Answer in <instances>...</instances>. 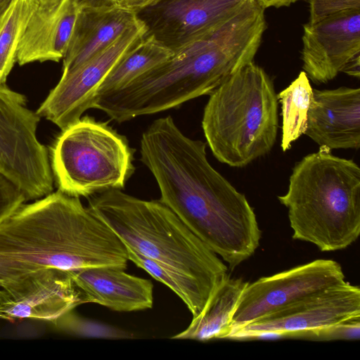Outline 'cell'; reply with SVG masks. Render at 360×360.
I'll use <instances>...</instances> for the list:
<instances>
[{
    "instance_id": "15",
    "label": "cell",
    "mask_w": 360,
    "mask_h": 360,
    "mask_svg": "<svg viewBox=\"0 0 360 360\" xmlns=\"http://www.w3.org/2000/svg\"><path fill=\"white\" fill-rule=\"evenodd\" d=\"M319 146L359 149L360 89H313L304 133Z\"/></svg>"
},
{
    "instance_id": "6",
    "label": "cell",
    "mask_w": 360,
    "mask_h": 360,
    "mask_svg": "<svg viewBox=\"0 0 360 360\" xmlns=\"http://www.w3.org/2000/svg\"><path fill=\"white\" fill-rule=\"evenodd\" d=\"M278 99L266 71L250 62L210 94L202 128L214 156L233 167H243L267 154L278 129Z\"/></svg>"
},
{
    "instance_id": "18",
    "label": "cell",
    "mask_w": 360,
    "mask_h": 360,
    "mask_svg": "<svg viewBox=\"0 0 360 360\" xmlns=\"http://www.w3.org/2000/svg\"><path fill=\"white\" fill-rule=\"evenodd\" d=\"M124 270L115 266H98L72 273L85 303H96L118 311L151 308L152 282L128 274Z\"/></svg>"
},
{
    "instance_id": "8",
    "label": "cell",
    "mask_w": 360,
    "mask_h": 360,
    "mask_svg": "<svg viewBox=\"0 0 360 360\" xmlns=\"http://www.w3.org/2000/svg\"><path fill=\"white\" fill-rule=\"evenodd\" d=\"M27 101L25 95L0 84V172L30 200L53 192V178L49 151L37 136L41 117Z\"/></svg>"
},
{
    "instance_id": "21",
    "label": "cell",
    "mask_w": 360,
    "mask_h": 360,
    "mask_svg": "<svg viewBox=\"0 0 360 360\" xmlns=\"http://www.w3.org/2000/svg\"><path fill=\"white\" fill-rule=\"evenodd\" d=\"M313 89L307 74L302 71L291 84L277 94L281 105L282 137L281 147L283 152L304 134Z\"/></svg>"
},
{
    "instance_id": "34",
    "label": "cell",
    "mask_w": 360,
    "mask_h": 360,
    "mask_svg": "<svg viewBox=\"0 0 360 360\" xmlns=\"http://www.w3.org/2000/svg\"><path fill=\"white\" fill-rule=\"evenodd\" d=\"M257 1H259V0H257Z\"/></svg>"
},
{
    "instance_id": "24",
    "label": "cell",
    "mask_w": 360,
    "mask_h": 360,
    "mask_svg": "<svg viewBox=\"0 0 360 360\" xmlns=\"http://www.w3.org/2000/svg\"><path fill=\"white\" fill-rule=\"evenodd\" d=\"M53 323L68 334L93 338L124 339L133 335L117 328L80 316L70 311L57 319Z\"/></svg>"
},
{
    "instance_id": "33",
    "label": "cell",
    "mask_w": 360,
    "mask_h": 360,
    "mask_svg": "<svg viewBox=\"0 0 360 360\" xmlns=\"http://www.w3.org/2000/svg\"><path fill=\"white\" fill-rule=\"evenodd\" d=\"M46 1V0H39V1Z\"/></svg>"
},
{
    "instance_id": "20",
    "label": "cell",
    "mask_w": 360,
    "mask_h": 360,
    "mask_svg": "<svg viewBox=\"0 0 360 360\" xmlns=\"http://www.w3.org/2000/svg\"><path fill=\"white\" fill-rule=\"evenodd\" d=\"M173 54L152 38L143 37L114 65L101 82L96 95L122 88Z\"/></svg>"
},
{
    "instance_id": "11",
    "label": "cell",
    "mask_w": 360,
    "mask_h": 360,
    "mask_svg": "<svg viewBox=\"0 0 360 360\" xmlns=\"http://www.w3.org/2000/svg\"><path fill=\"white\" fill-rule=\"evenodd\" d=\"M139 21L115 41L77 68L63 72L58 84L41 103L36 112L61 130L78 121L92 108L97 90L119 60L145 35Z\"/></svg>"
},
{
    "instance_id": "32",
    "label": "cell",
    "mask_w": 360,
    "mask_h": 360,
    "mask_svg": "<svg viewBox=\"0 0 360 360\" xmlns=\"http://www.w3.org/2000/svg\"><path fill=\"white\" fill-rule=\"evenodd\" d=\"M0 290H1V288H0ZM0 306H1V297H0ZM0 319H4V317H3L1 311H0Z\"/></svg>"
},
{
    "instance_id": "23",
    "label": "cell",
    "mask_w": 360,
    "mask_h": 360,
    "mask_svg": "<svg viewBox=\"0 0 360 360\" xmlns=\"http://www.w3.org/2000/svg\"><path fill=\"white\" fill-rule=\"evenodd\" d=\"M39 4V0H13L0 15V84H6L17 63L21 39Z\"/></svg>"
},
{
    "instance_id": "27",
    "label": "cell",
    "mask_w": 360,
    "mask_h": 360,
    "mask_svg": "<svg viewBox=\"0 0 360 360\" xmlns=\"http://www.w3.org/2000/svg\"><path fill=\"white\" fill-rule=\"evenodd\" d=\"M26 201L20 188L0 172V224Z\"/></svg>"
},
{
    "instance_id": "9",
    "label": "cell",
    "mask_w": 360,
    "mask_h": 360,
    "mask_svg": "<svg viewBox=\"0 0 360 360\" xmlns=\"http://www.w3.org/2000/svg\"><path fill=\"white\" fill-rule=\"evenodd\" d=\"M360 317V288L345 281L266 314L233 332L229 339L294 338Z\"/></svg>"
},
{
    "instance_id": "22",
    "label": "cell",
    "mask_w": 360,
    "mask_h": 360,
    "mask_svg": "<svg viewBox=\"0 0 360 360\" xmlns=\"http://www.w3.org/2000/svg\"><path fill=\"white\" fill-rule=\"evenodd\" d=\"M127 249L129 260L170 288L184 302L193 318L201 313L211 295L200 283L188 276L147 258L128 247Z\"/></svg>"
},
{
    "instance_id": "29",
    "label": "cell",
    "mask_w": 360,
    "mask_h": 360,
    "mask_svg": "<svg viewBox=\"0 0 360 360\" xmlns=\"http://www.w3.org/2000/svg\"><path fill=\"white\" fill-rule=\"evenodd\" d=\"M154 0H117V4L124 8L136 11Z\"/></svg>"
},
{
    "instance_id": "1",
    "label": "cell",
    "mask_w": 360,
    "mask_h": 360,
    "mask_svg": "<svg viewBox=\"0 0 360 360\" xmlns=\"http://www.w3.org/2000/svg\"><path fill=\"white\" fill-rule=\"evenodd\" d=\"M141 160L153 174L160 200L233 269L259 245L254 209L209 162L206 143L186 136L171 116L143 131Z\"/></svg>"
},
{
    "instance_id": "19",
    "label": "cell",
    "mask_w": 360,
    "mask_h": 360,
    "mask_svg": "<svg viewBox=\"0 0 360 360\" xmlns=\"http://www.w3.org/2000/svg\"><path fill=\"white\" fill-rule=\"evenodd\" d=\"M247 282L240 278H226L210 296L201 313L192 319L183 331L172 339L208 341L229 338L232 319Z\"/></svg>"
},
{
    "instance_id": "12",
    "label": "cell",
    "mask_w": 360,
    "mask_h": 360,
    "mask_svg": "<svg viewBox=\"0 0 360 360\" xmlns=\"http://www.w3.org/2000/svg\"><path fill=\"white\" fill-rule=\"evenodd\" d=\"M248 0H154L135 11L145 37L176 53L201 39Z\"/></svg>"
},
{
    "instance_id": "10",
    "label": "cell",
    "mask_w": 360,
    "mask_h": 360,
    "mask_svg": "<svg viewBox=\"0 0 360 360\" xmlns=\"http://www.w3.org/2000/svg\"><path fill=\"white\" fill-rule=\"evenodd\" d=\"M345 281L338 262L319 259L247 282L233 316L231 334L266 314Z\"/></svg>"
},
{
    "instance_id": "14",
    "label": "cell",
    "mask_w": 360,
    "mask_h": 360,
    "mask_svg": "<svg viewBox=\"0 0 360 360\" xmlns=\"http://www.w3.org/2000/svg\"><path fill=\"white\" fill-rule=\"evenodd\" d=\"M4 320L35 319L53 322L85 304L72 271L42 268L28 274L18 288L0 290Z\"/></svg>"
},
{
    "instance_id": "16",
    "label": "cell",
    "mask_w": 360,
    "mask_h": 360,
    "mask_svg": "<svg viewBox=\"0 0 360 360\" xmlns=\"http://www.w3.org/2000/svg\"><path fill=\"white\" fill-rule=\"evenodd\" d=\"M79 10L75 0L39 1L21 39L17 63L24 65L63 59Z\"/></svg>"
},
{
    "instance_id": "30",
    "label": "cell",
    "mask_w": 360,
    "mask_h": 360,
    "mask_svg": "<svg viewBox=\"0 0 360 360\" xmlns=\"http://www.w3.org/2000/svg\"><path fill=\"white\" fill-rule=\"evenodd\" d=\"M300 0H259L265 8L269 7H283L288 6L290 4Z\"/></svg>"
},
{
    "instance_id": "3",
    "label": "cell",
    "mask_w": 360,
    "mask_h": 360,
    "mask_svg": "<svg viewBox=\"0 0 360 360\" xmlns=\"http://www.w3.org/2000/svg\"><path fill=\"white\" fill-rule=\"evenodd\" d=\"M0 254L41 268L126 269L127 249L79 198L57 191L22 204L0 224Z\"/></svg>"
},
{
    "instance_id": "5",
    "label": "cell",
    "mask_w": 360,
    "mask_h": 360,
    "mask_svg": "<svg viewBox=\"0 0 360 360\" xmlns=\"http://www.w3.org/2000/svg\"><path fill=\"white\" fill-rule=\"evenodd\" d=\"M88 209L127 247L188 276L211 295L228 276L217 255L160 200L110 189L90 198Z\"/></svg>"
},
{
    "instance_id": "17",
    "label": "cell",
    "mask_w": 360,
    "mask_h": 360,
    "mask_svg": "<svg viewBox=\"0 0 360 360\" xmlns=\"http://www.w3.org/2000/svg\"><path fill=\"white\" fill-rule=\"evenodd\" d=\"M138 22L134 11L117 4L79 8L63 59V72L80 66Z\"/></svg>"
},
{
    "instance_id": "7",
    "label": "cell",
    "mask_w": 360,
    "mask_h": 360,
    "mask_svg": "<svg viewBox=\"0 0 360 360\" xmlns=\"http://www.w3.org/2000/svg\"><path fill=\"white\" fill-rule=\"evenodd\" d=\"M133 155L124 136L83 117L62 130L50 162L58 190L79 198L123 188L134 172Z\"/></svg>"
},
{
    "instance_id": "25",
    "label": "cell",
    "mask_w": 360,
    "mask_h": 360,
    "mask_svg": "<svg viewBox=\"0 0 360 360\" xmlns=\"http://www.w3.org/2000/svg\"><path fill=\"white\" fill-rule=\"evenodd\" d=\"M294 338H304L316 340H359L360 317L348 319L325 328L302 333Z\"/></svg>"
},
{
    "instance_id": "13",
    "label": "cell",
    "mask_w": 360,
    "mask_h": 360,
    "mask_svg": "<svg viewBox=\"0 0 360 360\" xmlns=\"http://www.w3.org/2000/svg\"><path fill=\"white\" fill-rule=\"evenodd\" d=\"M302 39L303 71L314 83H327L343 72L359 77L360 11L308 22Z\"/></svg>"
},
{
    "instance_id": "28",
    "label": "cell",
    "mask_w": 360,
    "mask_h": 360,
    "mask_svg": "<svg viewBox=\"0 0 360 360\" xmlns=\"http://www.w3.org/2000/svg\"><path fill=\"white\" fill-rule=\"evenodd\" d=\"M79 8L107 7L117 4V0H75Z\"/></svg>"
},
{
    "instance_id": "26",
    "label": "cell",
    "mask_w": 360,
    "mask_h": 360,
    "mask_svg": "<svg viewBox=\"0 0 360 360\" xmlns=\"http://www.w3.org/2000/svg\"><path fill=\"white\" fill-rule=\"evenodd\" d=\"M42 269L0 254V288H16L30 273Z\"/></svg>"
},
{
    "instance_id": "31",
    "label": "cell",
    "mask_w": 360,
    "mask_h": 360,
    "mask_svg": "<svg viewBox=\"0 0 360 360\" xmlns=\"http://www.w3.org/2000/svg\"><path fill=\"white\" fill-rule=\"evenodd\" d=\"M13 0H0V15L10 6Z\"/></svg>"
},
{
    "instance_id": "2",
    "label": "cell",
    "mask_w": 360,
    "mask_h": 360,
    "mask_svg": "<svg viewBox=\"0 0 360 360\" xmlns=\"http://www.w3.org/2000/svg\"><path fill=\"white\" fill-rule=\"evenodd\" d=\"M266 27L264 9L248 1L201 39L122 88L96 95L92 108L121 123L210 95L253 61Z\"/></svg>"
},
{
    "instance_id": "4",
    "label": "cell",
    "mask_w": 360,
    "mask_h": 360,
    "mask_svg": "<svg viewBox=\"0 0 360 360\" xmlns=\"http://www.w3.org/2000/svg\"><path fill=\"white\" fill-rule=\"evenodd\" d=\"M278 199L295 240L330 252L347 248L360 234V168L326 147L295 165L288 191Z\"/></svg>"
}]
</instances>
